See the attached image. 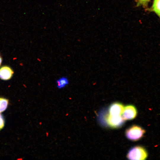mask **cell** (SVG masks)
I'll return each mask as SVG.
<instances>
[{"label": "cell", "mask_w": 160, "mask_h": 160, "mask_svg": "<svg viewBox=\"0 0 160 160\" xmlns=\"http://www.w3.org/2000/svg\"><path fill=\"white\" fill-rule=\"evenodd\" d=\"M124 108L123 104L119 102H116L112 103L108 108V114L113 116H121Z\"/></svg>", "instance_id": "cell-5"}, {"label": "cell", "mask_w": 160, "mask_h": 160, "mask_svg": "<svg viewBox=\"0 0 160 160\" xmlns=\"http://www.w3.org/2000/svg\"><path fill=\"white\" fill-rule=\"evenodd\" d=\"M4 120L3 116L0 114V130L4 127Z\"/></svg>", "instance_id": "cell-11"}, {"label": "cell", "mask_w": 160, "mask_h": 160, "mask_svg": "<svg viewBox=\"0 0 160 160\" xmlns=\"http://www.w3.org/2000/svg\"><path fill=\"white\" fill-rule=\"evenodd\" d=\"M100 119L103 123L112 128H118L124 124L125 120L122 116H113L106 113L102 116Z\"/></svg>", "instance_id": "cell-1"}, {"label": "cell", "mask_w": 160, "mask_h": 160, "mask_svg": "<svg viewBox=\"0 0 160 160\" xmlns=\"http://www.w3.org/2000/svg\"><path fill=\"white\" fill-rule=\"evenodd\" d=\"M145 131L141 127L134 125L127 128L125 131V135L129 140L132 141H137L143 136Z\"/></svg>", "instance_id": "cell-3"}, {"label": "cell", "mask_w": 160, "mask_h": 160, "mask_svg": "<svg viewBox=\"0 0 160 160\" xmlns=\"http://www.w3.org/2000/svg\"><path fill=\"white\" fill-rule=\"evenodd\" d=\"M2 62V58L0 55V66L1 65V64Z\"/></svg>", "instance_id": "cell-12"}, {"label": "cell", "mask_w": 160, "mask_h": 160, "mask_svg": "<svg viewBox=\"0 0 160 160\" xmlns=\"http://www.w3.org/2000/svg\"><path fill=\"white\" fill-rule=\"evenodd\" d=\"M69 83L68 78L65 76L61 77L56 81V87L59 89H63L68 86Z\"/></svg>", "instance_id": "cell-7"}, {"label": "cell", "mask_w": 160, "mask_h": 160, "mask_svg": "<svg viewBox=\"0 0 160 160\" xmlns=\"http://www.w3.org/2000/svg\"><path fill=\"white\" fill-rule=\"evenodd\" d=\"M9 103V100L6 98L0 97V113L5 111Z\"/></svg>", "instance_id": "cell-9"}, {"label": "cell", "mask_w": 160, "mask_h": 160, "mask_svg": "<svg viewBox=\"0 0 160 160\" xmlns=\"http://www.w3.org/2000/svg\"><path fill=\"white\" fill-rule=\"evenodd\" d=\"M14 71L9 66L4 65L0 68V79L3 80L10 79L12 77Z\"/></svg>", "instance_id": "cell-6"}, {"label": "cell", "mask_w": 160, "mask_h": 160, "mask_svg": "<svg viewBox=\"0 0 160 160\" xmlns=\"http://www.w3.org/2000/svg\"><path fill=\"white\" fill-rule=\"evenodd\" d=\"M148 156L147 152L143 147L136 146L131 148L127 155V158L129 160H145Z\"/></svg>", "instance_id": "cell-2"}, {"label": "cell", "mask_w": 160, "mask_h": 160, "mask_svg": "<svg viewBox=\"0 0 160 160\" xmlns=\"http://www.w3.org/2000/svg\"><path fill=\"white\" fill-rule=\"evenodd\" d=\"M151 0H137L136 6H142L146 8L148 2Z\"/></svg>", "instance_id": "cell-10"}, {"label": "cell", "mask_w": 160, "mask_h": 160, "mask_svg": "<svg viewBox=\"0 0 160 160\" xmlns=\"http://www.w3.org/2000/svg\"><path fill=\"white\" fill-rule=\"evenodd\" d=\"M137 113V109L134 106L128 105L124 107L122 117L124 120H131L136 117Z\"/></svg>", "instance_id": "cell-4"}, {"label": "cell", "mask_w": 160, "mask_h": 160, "mask_svg": "<svg viewBox=\"0 0 160 160\" xmlns=\"http://www.w3.org/2000/svg\"><path fill=\"white\" fill-rule=\"evenodd\" d=\"M151 9L160 18V0H154Z\"/></svg>", "instance_id": "cell-8"}]
</instances>
